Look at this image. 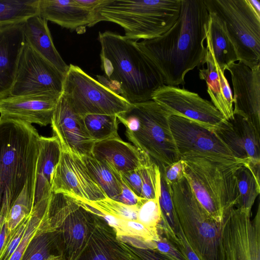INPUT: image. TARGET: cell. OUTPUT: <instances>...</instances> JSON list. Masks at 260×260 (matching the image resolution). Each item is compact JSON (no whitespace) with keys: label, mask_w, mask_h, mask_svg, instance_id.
<instances>
[{"label":"cell","mask_w":260,"mask_h":260,"mask_svg":"<svg viewBox=\"0 0 260 260\" xmlns=\"http://www.w3.org/2000/svg\"><path fill=\"white\" fill-rule=\"evenodd\" d=\"M209 13L204 0H181L180 16L160 36L137 44L159 72L164 85H184L188 72L203 65Z\"/></svg>","instance_id":"1"},{"label":"cell","mask_w":260,"mask_h":260,"mask_svg":"<svg viewBox=\"0 0 260 260\" xmlns=\"http://www.w3.org/2000/svg\"><path fill=\"white\" fill-rule=\"evenodd\" d=\"M98 39L101 69L117 93L131 104L151 100L162 78L137 42L109 30L99 32Z\"/></svg>","instance_id":"2"},{"label":"cell","mask_w":260,"mask_h":260,"mask_svg":"<svg viewBox=\"0 0 260 260\" xmlns=\"http://www.w3.org/2000/svg\"><path fill=\"white\" fill-rule=\"evenodd\" d=\"M40 136L32 124L0 119V210L10 209L26 185L36 181Z\"/></svg>","instance_id":"3"},{"label":"cell","mask_w":260,"mask_h":260,"mask_svg":"<svg viewBox=\"0 0 260 260\" xmlns=\"http://www.w3.org/2000/svg\"><path fill=\"white\" fill-rule=\"evenodd\" d=\"M181 158L185 164L184 177L196 198L210 216L221 223L238 201L236 172L249 162L202 156Z\"/></svg>","instance_id":"4"},{"label":"cell","mask_w":260,"mask_h":260,"mask_svg":"<svg viewBox=\"0 0 260 260\" xmlns=\"http://www.w3.org/2000/svg\"><path fill=\"white\" fill-rule=\"evenodd\" d=\"M170 114L152 100L132 104L117 115L125 135L135 146L147 153L161 171L180 159L169 122Z\"/></svg>","instance_id":"5"},{"label":"cell","mask_w":260,"mask_h":260,"mask_svg":"<svg viewBox=\"0 0 260 260\" xmlns=\"http://www.w3.org/2000/svg\"><path fill=\"white\" fill-rule=\"evenodd\" d=\"M181 0H110L99 14L103 21L120 25L124 37L138 42L158 37L178 20Z\"/></svg>","instance_id":"6"},{"label":"cell","mask_w":260,"mask_h":260,"mask_svg":"<svg viewBox=\"0 0 260 260\" xmlns=\"http://www.w3.org/2000/svg\"><path fill=\"white\" fill-rule=\"evenodd\" d=\"M170 186L174 208L188 244L200 260H219L222 222L213 219L202 207L184 177Z\"/></svg>","instance_id":"7"},{"label":"cell","mask_w":260,"mask_h":260,"mask_svg":"<svg viewBox=\"0 0 260 260\" xmlns=\"http://www.w3.org/2000/svg\"><path fill=\"white\" fill-rule=\"evenodd\" d=\"M215 14L236 51L238 61L252 69L260 64V15L248 0H204Z\"/></svg>","instance_id":"8"},{"label":"cell","mask_w":260,"mask_h":260,"mask_svg":"<svg viewBox=\"0 0 260 260\" xmlns=\"http://www.w3.org/2000/svg\"><path fill=\"white\" fill-rule=\"evenodd\" d=\"M65 75L62 95L77 115H118L131 107L123 96L73 64Z\"/></svg>","instance_id":"9"},{"label":"cell","mask_w":260,"mask_h":260,"mask_svg":"<svg viewBox=\"0 0 260 260\" xmlns=\"http://www.w3.org/2000/svg\"><path fill=\"white\" fill-rule=\"evenodd\" d=\"M49 207L62 256L64 260H77L91 234L95 215L62 193L52 192Z\"/></svg>","instance_id":"10"},{"label":"cell","mask_w":260,"mask_h":260,"mask_svg":"<svg viewBox=\"0 0 260 260\" xmlns=\"http://www.w3.org/2000/svg\"><path fill=\"white\" fill-rule=\"evenodd\" d=\"M251 212L236 207L223 218L219 243V260H260V205Z\"/></svg>","instance_id":"11"},{"label":"cell","mask_w":260,"mask_h":260,"mask_svg":"<svg viewBox=\"0 0 260 260\" xmlns=\"http://www.w3.org/2000/svg\"><path fill=\"white\" fill-rule=\"evenodd\" d=\"M65 75L25 42L10 95L45 94L59 97Z\"/></svg>","instance_id":"12"},{"label":"cell","mask_w":260,"mask_h":260,"mask_svg":"<svg viewBox=\"0 0 260 260\" xmlns=\"http://www.w3.org/2000/svg\"><path fill=\"white\" fill-rule=\"evenodd\" d=\"M151 100L170 115L188 119L212 132L225 120L211 102L178 86L162 85L153 93Z\"/></svg>","instance_id":"13"},{"label":"cell","mask_w":260,"mask_h":260,"mask_svg":"<svg viewBox=\"0 0 260 260\" xmlns=\"http://www.w3.org/2000/svg\"><path fill=\"white\" fill-rule=\"evenodd\" d=\"M169 122L180 158L202 156L238 159L213 132L190 120L174 115L169 117Z\"/></svg>","instance_id":"14"},{"label":"cell","mask_w":260,"mask_h":260,"mask_svg":"<svg viewBox=\"0 0 260 260\" xmlns=\"http://www.w3.org/2000/svg\"><path fill=\"white\" fill-rule=\"evenodd\" d=\"M51 189L77 200L95 202L108 198L81 157L62 148Z\"/></svg>","instance_id":"15"},{"label":"cell","mask_w":260,"mask_h":260,"mask_svg":"<svg viewBox=\"0 0 260 260\" xmlns=\"http://www.w3.org/2000/svg\"><path fill=\"white\" fill-rule=\"evenodd\" d=\"M234 91V114L250 121L260 131V64L250 68L238 61L230 64Z\"/></svg>","instance_id":"16"},{"label":"cell","mask_w":260,"mask_h":260,"mask_svg":"<svg viewBox=\"0 0 260 260\" xmlns=\"http://www.w3.org/2000/svg\"><path fill=\"white\" fill-rule=\"evenodd\" d=\"M224 143L235 158L260 167V138L252 123L244 117L234 114L213 131Z\"/></svg>","instance_id":"17"},{"label":"cell","mask_w":260,"mask_h":260,"mask_svg":"<svg viewBox=\"0 0 260 260\" xmlns=\"http://www.w3.org/2000/svg\"><path fill=\"white\" fill-rule=\"evenodd\" d=\"M50 125L53 136L58 140L62 149L81 157L91 153L95 142L88 135L80 116L72 111L62 94L58 100Z\"/></svg>","instance_id":"18"},{"label":"cell","mask_w":260,"mask_h":260,"mask_svg":"<svg viewBox=\"0 0 260 260\" xmlns=\"http://www.w3.org/2000/svg\"><path fill=\"white\" fill-rule=\"evenodd\" d=\"M59 97L45 94L9 95L0 99V119L47 126L51 124Z\"/></svg>","instance_id":"19"},{"label":"cell","mask_w":260,"mask_h":260,"mask_svg":"<svg viewBox=\"0 0 260 260\" xmlns=\"http://www.w3.org/2000/svg\"><path fill=\"white\" fill-rule=\"evenodd\" d=\"M38 15L59 26L84 33L86 27L100 22L99 17L75 0H39Z\"/></svg>","instance_id":"20"},{"label":"cell","mask_w":260,"mask_h":260,"mask_svg":"<svg viewBox=\"0 0 260 260\" xmlns=\"http://www.w3.org/2000/svg\"><path fill=\"white\" fill-rule=\"evenodd\" d=\"M23 23L0 26V99L10 95L25 44Z\"/></svg>","instance_id":"21"},{"label":"cell","mask_w":260,"mask_h":260,"mask_svg":"<svg viewBox=\"0 0 260 260\" xmlns=\"http://www.w3.org/2000/svg\"><path fill=\"white\" fill-rule=\"evenodd\" d=\"M91 154L119 174L138 169L149 156L120 137L95 142Z\"/></svg>","instance_id":"22"},{"label":"cell","mask_w":260,"mask_h":260,"mask_svg":"<svg viewBox=\"0 0 260 260\" xmlns=\"http://www.w3.org/2000/svg\"><path fill=\"white\" fill-rule=\"evenodd\" d=\"M205 63L206 68L199 69V78L205 81L213 105L226 120L231 119L234 116V104L229 83L224 71L219 68L211 52L207 49L203 66Z\"/></svg>","instance_id":"23"},{"label":"cell","mask_w":260,"mask_h":260,"mask_svg":"<svg viewBox=\"0 0 260 260\" xmlns=\"http://www.w3.org/2000/svg\"><path fill=\"white\" fill-rule=\"evenodd\" d=\"M61 147L54 136H40L36 168L35 203L50 197L54 173L59 160Z\"/></svg>","instance_id":"24"},{"label":"cell","mask_w":260,"mask_h":260,"mask_svg":"<svg viewBox=\"0 0 260 260\" xmlns=\"http://www.w3.org/2000/svg\"><path fill=\"white\" fill-rule=\"evenodd\" d=\"M23 27L25 43L66 75L69 66L63 60L54 45L48 21L36 15L24 21Z\"/></svg>","instance_id":"25"},{"label":"cell","mask_w":260,"mask_h":260,"mask_svg":"<svg viewBox=\"0 0 260 260\" xmlns=\"http://www.w3.org/2000/svg\"><path fill=\"white\" fill-rule=\"evenodd\" d=\"M208 12L206 48L211 52L219 68L225 71L230 64L238 61L237 54L220 20L215 14Z\"/></svg>","instance_id":"26"},{"label":"cell","mask_w":260,"mask_h":260,"mask_svg":"<svg viewBox=\"0 0 260 260\" xmlns=\"http://www.w3.org/2000/svg\"><path fill=\"white\" fill-rule=\"evenodd\" d=\"M50 197L34 204L26 230L17 248L9 260H20L33 238L52 226L50 213Z\"/></svg>","instance_id":"27"},{"label":"cell","mask_w":260,"mask_h":260,"mask_svg":"<svg viewBox=\"0 0 260 260\" xmlns=\"http://www.w3.org/2000/svg\"><path fill=\"white\" fill-rule=\"evenodd\" d=\"M259 168L260 167L253 166L247 162L237 170L239 199L236 208L251 212L255 199L260 193Z\"/></svg>","instance_id":"28"},{"label":"cell","mask_w":260,"mask_h":260,"mask_svg":"<svg viewBox=\"0 0 260 260\" xmlns=\"http://www.w3.org/2000/svg\"><path fill=\"white\" fill-rule=\"evenodd\" d=\"M74 200L98 217L106 216L105 221L108 225L115 219L138 221V212L140 204L128 206L109 198L95 202Z\"/></svg>","instance_id":"29"},{"label":"cell","mask_w":260,"mask_h":260,"mask_svg":"<svg viewBox=\"0 0 260 260\" xmlns=\"http://www.w3.org/2000/svg\"><path fill=\"white\" fill-rule=\"evenodd\" d=\"M81 158L107 197L117 201L122 191L120 174L95 158L91 153L83 156Z\"/></svg>","instance_id":"30"},{"label":"cell","mask_w":260,"mask_h":260,"mask_svg":"<svg viewBox=\"0 0 260 260\" xmlns=\"http://www.w3.org/2000/svg\"><path fill=\"white\" fill-rule=\"evenodd\" d=\"M108 228L105 220L95 215L91 234L77 260H114L108 246Z\"/></svg>","instance_id":"31"},{"label":"cell","mask_w":260,"mask_h":260,"mask_svg":"<svg viewBox=\"0 0 260 260\" xmlns=\"http://www.w3.org/2000/svg\"><path fill=\"white\" fill-rule=\"evenodd\" d=\"M52 255H61L58 235L53 226L33 238L20 260H46Z\"/></svg>","instance_id":"32"},{"label":"cell","mask_w":260,"mask_h":260,"mask_svg":"<svg viewBox=\"0 0 260 260\" xmlns=\"http://www.w3.org/2000/svg\"><path fill=\"white\" fill-rule=\"evenodd\" d=\"M80 117L88 135L95 142L120 137L116 115L87 114Z\"/></svg>","instance_id":"33"},{"label":"cell","mask_w":260,"mask_h":260,"mask_svg":"<svg viewBox=\"0 0 260 260\" xmlns=\"http://www.w3.org/2000/svg\"><path fill=\"white\" fill-rule=\"evenodd\" d=\"M39 0H0V26L23 23L38 15Z\"/></svg>","instance_id":"34"},{"label":"cell","mask_w":260,"mask_h":260,"mask_svg":"<svg viewBox=\"0 0 260 260\" xmlns=\"http://www.w3.org/2000/svg\"><path fill=\"white\" fill-rule=\"evenodd\" d=\"M138 169L142 184L141 198L146 200L158 199L161 176L158 166L148 156Z\"/></svg>","instance_id":"35"},{"label":"cell","mask_w":260,"mask_h":260,"mask_svg":"<svg viewBox=\"0 0 260 260\" xmlns=\"http://www.w3.org/2000/svg\"><path fill=\"white\" fill-rule=\"evenodd\" d=\"M158 203L161 213V222L176 234L180 230V225L173 204L171 186L161 174Z\"/></svg>","instance_id":"36"},{"label":"cell","mask_w":260,"mask_h":260,"mask_svg":"<svg viewBox=\"0 0 260 260\" xmlns=\"http://www.w3.org/2000/svg\"><path fill=\"white\" fill-rule=\"evenodd\" d=\"M137 220L158 234V226L161 220L158 199H145L139 207Z\"/></svg>","instance_id":"37"},{"label":"cell","mask_w":260,"mask_h":260,"mask_svg":"<svg viewBox=\"0 0 260 260\" xmlns=\"http://www.w3.org/2000/svg\"><path fill=\"white\" fill-rule=\"evenodd\" d=\"M107 238L109 250L114 260H140L128 249L125 243L116 239L113 230L109 226Z\"/></svg>","instance_id":"38"},{"label":"cell","mask_w":260,"mask_h":260,"mask_svg":"<svg viewBox=\"0 0 260 260\" xmlns=\"http://www.w3.org/2000/svg\"><path fill=\"white\" fill-rule=\"evenodd\" d=\"M159 238L155 241V249L167 260H187L180 251L158 230Z\"/></svg>","instance_id":"39"},{"label":"cell","mask_w":260,"mask_h":260,"mask_svg":"<svg viewBox=\"0 0 260 260\" xmlns=\"http://www.w3.org/2000/svg\"><path fill=\"white\" fill-rule=\"evenodd\" d=\"M184 161L180 158L167 167L160 171V173L167 183L171 185L180 181L184 177Z\"/></svg>","instance_id":"40"},{"label":"cell","mask_w":260,"mask_h":260,"mask_svg":"<svg viewBox=\"0 0 260 260\" xmlns=\"http://www.w3.org/2000/svg\"><path fill=\"white\" fill-rule=\"evenodd\" d=\"M138 168L133 171L120 174V176L122 183L129 188L135 194L141 197L142 184Z\"/></svg>","instance_id":"41"},{"label":"cell","mask_w":260,"mask_h":260,"mask_svg":"<svg viewBox=\"0 0 260 260\" xmlns=\"http://www.w3.org/2000/svg\"><path fill=\"white\" fill-rule=\"evenodd\" d=\"M126 245L140 260H167L156 249L139 248Z\"/></svg>","instance_id":"42"},{"label":"cell","mask_w":260,"mask_h":260,"mask_svg":"<svg viewBox=\"0 0 260 260\" xmlns=\"http://www.w3.org/2000/svg\"><path fill=\"white\" fill-rule=\"evenodd\" d=\"M145 199L135 194L129 188L122 183V191L117 201L128 206H138Z\"/></svg>","instance_id":"43"},{"label":"cell","mask_w":260,"mask_h":260,"mask_svg":"<svg viewBox=\"0 0 260 260\" xmlns=\"http://www.w3.org/2000/svg\"><path fill=\"white\" fill-rule=\"evenodd\" d=\"M76 2L88 10L94 13L99 18L100 22L103 21L99 14L100 9L109 3L110 0H75Z\"/></svg>","instance_id":"44"},{"label":"cell","mask_w":260,"mask_h":260,"mask_svg":"<svg viewBox=\"0 0 260 260\" xmlns=\"http://www.w3.org/2000/svg\"><path fill=\"white\" fill-rule=\"evenodd\" d=\"M249 3L252 6L258 15H260V2L258 0H248Z\"/></svg>","instance_id":"45"},{"label":"cell","mask_w":260,"mask_h":260,"mask_svg":"<svg viewBox=\"0 0 260 260\" xmlns=\"http://www.w3.org/2000/svg\"><path fill=\"white\" fill-rule=\"evenodd\" d=\"M46 260H64L61 255H52Z\"/></svg>","instance_id":"46"}]
</instances>
